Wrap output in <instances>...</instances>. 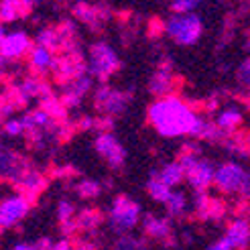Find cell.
<instances>
[{"label": "cell", "mask_w": 250, "mask_h": 250, "mask_svg": "<svg viewBox=\"0 0 250 250\" xmlns=\"http://www.w3.org/2000/svg\"><path fill=\"white\" fill-rule=\"evenodd\" d=\"M148 122L163 139H179L185 134H193L197 112L187 104L179 96H167L159 98L148 106Z\"/></svg>", "instance_id": "1"}, {"label": "cell", "mask_w": 250, "mask_h": 250, "mask_svg": "<svg viewBox=\"0 0 250 250\" xmlns=\"http://www.w3.org/2000/svg\"><path fill=\"white\" fill-rule=\"evenodd\" d=\"M177 161L183 165L187 183L193 191H206L209 185H214L218 165H214V161L199 155V148L195 145H185Z\"/></svg>", "instance_id": "2"}, {"label": "cell", "mask_w": 250, "mask_h": 250, "mask_svg": "<svg viewBox=\"0 0 250 250\" xmlns=\"http://www.w3.org/2000/svg\"><path fill=\"white\" fill-rule=\"evenodd\" d=\"M143 218H145L143 206L136 202V199H132L130 195L122 193L112 199L108 214H106V224L120 238V236H128L136 226H141Z\"/></svg>", "instance_id": "3"}, {"label": "cell", "mask_w": 250, "mask_h": 250, "mask_svg": "<svg viewBox=\"0 0 250 250\" xmlns=\"http://www.w3.org/2000/svg\"><path fill=\"white\" fill-rule=\"evenodd\" d=\"M165 35L181 47L195 45L204 35V19L197 12H187V15H171L165 21Z\"/></svg>", "instance_id": "4"}, {"label": "cell", "mask_w": 250, "mask_h": 250, "mask_svg": "<svg viewBox=\"0 0 250 250\" xmlns=\"http://www.w3.org/2000/svg\"><path fill=\"white\" fill-rule=\"evenodd\" d=\"M214 185L226 195H240L242 199H250V171L238 161L220 163Z\"/></svg>", "instance_id": "5"}, {"label": "cell", "mask_w": 250, "mask_h": 250, "mask_svg": "<svg viewBox=\"0 0 250 250\" xmlns=\"http://www.w3.org/2000/svg\"><path fill=\"white\" fill-rule=\"evenodd\" d=\"M120 67L116 49L106 41H96L87 49V73L100 82H106Z\"/></svg>", "instance_id": "6"}, {"label": "cell", "mask_w": 250, "mask_h": 250, "mask_svg": "<svg viewBox=\"0 0 250 250\" xmlns=\"http://www.w3.org/2000/svg\"><path fill=\"white\" fill-rule=\"evenodd\" d=\"M130 104V92H122L114 85L102 83L94 90V108L100 112L102 116L114 118L126 112Z\"/></svg>", "instance_id": "7"}, {"label": "cell", "mask_w": 250, "mask_h": 250, "mask_svg": "<svg viewBox=\"0 0 250 250\" xmlns=\"http://www.w3.org/2000/svg\"><path fill=\"white\" fill-rule=\"evenodd\" d=\"M33 41L27 31L15 29V31H0V55H2V63H12L19 61L24 55H31Z\"/></svg>", "instance_id": "8"}, {"label": "cell", "mask_w": 250, "mask_h": 250, "mask_svg": "<svg viewBox=\"0 0 250 250\" xmlns=\"http://www.w3.org/2000/svg\"><path fill=\"white\" fill-rule=\"evenodd\" d=\"M94 151L110 169H122L126 163V148L112 132H100L94 139Z\"/></svg>", "instance_id": "9"}, {"label": "cell", "mask_w": 250, "mask_h": 250, "mask_svg": "<svg viewBox=\"0 0 250 250\" xmlns=\"http://www.w3.org/2000/svg\"><path fill=\"white\" fill-rule=\"evenodd\" d=\"M31 209V199L24 197L22 193H10L2 199L0 204V228L8 230L15 228L19 222H22V218L29 214Z\"/></svg>", "instance_id": "10"}, {"label": "cell", "mask_w": 250, "mask_h": 250, "mask_svg": "<svg viewBox=\"0 0 250 250\" xmlns=\"http://www.w3.org/2000/svg\"><path fill=\"white\" fill-rule=\"evenodd\" d=\"M143 234L146 238H153L163 242L165 246L173 244V224L169 216H159V214H145L143 218Z\"/></svg>", "instance_id": "11"}, {"label": "cell", "mask_w": 250, "mask_h": 250, "mask_svg": "<svg viewBox=\"0 0 250 250\" xmlns=\"http://www.w3.org/2000/svg\"><path fill=\"white\" fill-rule=\"evenodd\" d=\"M0 167H2V177L10 181L12 185H19L21 179L27 175L33 167L27 163V159L19 155L12 148H2V157H0Z\"/></svg>", "instance_id": "12"}, {"label": "cell", "mask_w": 250, "mask_h": 250, "mask_svg": "<svg viewBox=\"0 0 250 250\" xmlns=\"http://www.w3.org/2000/svg\"><path fill=\"white\" fill-rule=\"evenodd\" d=\"M92 87H94V78L90 73H83V76L65 83L63 94H61V102H63L65 108H78L82 106L83 98L92 92Z\"/></svg>", "instance_id": "13"}, {"label": "cell", "mask_w": 250, "mask_h": 250, "mask_svg": "<svg viewBox=\"0 0 250 250\" xmlns=\"http://www.w3.org/2000/svg\"><path fill=\"white\" fill-rule=\"evenodd\" d=\"M171 90H173V63H171V59H165L163 63L153 71V76L148 78V92L157 96V100H159V98L171 96L169 94Z\"/></svg>", "instance_id": "14"}, {"label": "cell", "mask_w": 250, "mask_h": 250, "mask_svg": "<svg viewBox=\"0 0 250 250\" xmlns=\"http://www.w3.org/2000/svg\"><path fill=\"white\" fill-rule=\"evenodd\" d=\"M47 96H51V90H49V85L41 78L29 76V78L21 80L17 85L19 104H24V102H29V100H37V98H39V102H41V100Z\"/></svg>", "instance_id": "15"}, {"label": "cell", "mask_w": 250, "mask_h": 250, "mask_svg": "<svg viewBox=\"0 0 250 250\" xmlns=\"http://www.w3.org/2000/svg\"><path fill=\"white\" fill-rule=\"evenodd\" d=\"M214 122L218 124V128H220L222 132L234 134V130H238V128H240V124L244 122V114H242L240 106L230 104V106H224L222 110L216 112Z\"/></svg>", "instance_id": "16"}, {"label": "cell", "mask_w": 250, "mask_h": 250, "mask_svg": "<svg viewBox=\"0 0 250 250\" xmlns=\"http://www.w3.org/2000/svg\"><path fill=\"white\" fill-rule=\"evenodd\" d=\"M224 236L232 242L236 250H244L250 244V222L246 218H234L228 226Z\"/></svg>", "instance_id": "17"}, {"label": "cell", "mask_w": 250, "mask_h": 250, "mask_svg": "<svg viewBox=\"0 0 250 250\" xmlns=\"http://www.w3.org/2000/svg\"><path fill=\"white\" fill-rule=\"evenodd\" d=\"M29 65L35 73H47V71H55L57 67V59L53 57V51H49L45 47L35 45L33 51L29 55Z\"/></svg>", "instance_id": "18"}, {"label": "cell", "mask_w": 250, "mask_h": 250, "mask_svg": "<svg viewBox=\"0 0 250 250\" xmlns=\"http://www.w3.org/2000/svg\"><path fill=\"white\" fill-rule=\"evenodd\" d=\"M157 175L167 187H171V189L173 187H177V185H181L187 179L185 177V169H183V165L179 163V161H169V163H165L157 171Z\"/></svg>", "instance_id": "19"}, {"label": "cell", "mask_w": 250, "mask_h": 250, "mask_svg": "<svg viewBox=\"0 0 250 250\" xmlns=\"http://www.w3.org/2000/svg\"><path fill=\"white\" fill-rule=\"evenodd\" d=\"M17 189H19V193H22L24 197L33 199L37 193H41V191L45 189V177H43L39 171L31 169V171L21 179V183L17 185Z\"/></svg>", "instance_id": "20"}, {"label": "cell", "mask_w": 250, "mask_h": 250, "mask_svg": "<svg viewBox=\"0 0 250 250\" xmlns=\"http://www.w3.org/2000/svg\"><path fill=\"white\" fill-rule=\"evenodd\" d=\"M146 193H148V197L153 199V202H157V204H167V199L171 197V193H173V189L171 187H167L163 181L159 179V175H157V171H153L151 175H148V179H146Z\"/></svg>", "instance_id": "21"}, {"label": "cell", "mask_w": 250, "mask_h": 250, "mask_svg": "<svg viewBox=\"0 0 250 250\" xmlns=\"http://www.w3.org/2000/svg\"><path fill=\"white\" fill-rule=\"evenodd\" d=\"M35 45L45 47V49H49V51H53V49H57V47H63V39H61L59 29H55V27H43V29L37 31V35H35Z\"/></svg>", "instance_id": "22"}, {"label": "cell", "mask_w": 250, "mask_h": 250, "mask_svg": "<svg viewBox=\"0 0 250 250\" xmlns=\"http://www.w3.org/2000/svg\"><path fill=\"white\" fill-rule=\"evenodd\" d=\"M187 208H189V197L185 195V191L173 189L171 197L167 199V204H165L167 216H169V218H181V216H185Z\"/></svg>", "instance_id": "23"}, {"label": "cell", "mask_w": 250, "mask_h": 250, "mask_svg": "<svg viewBox=\"0 0 250 250\" xmlns=\"http://www.w3.org/2000/svg\"><path fill=\"white\" fill-rule=\"evenodd\" d=\"M29 2H12V0H4L2 2V8H0V17H2V22H12L15 19L27 15L29 10Z\"/></svg>", "instance_id": "24"}, {"label": "cell", "mask_w": 250, "mask_h": 250, "mask_svg": "<svg viewBox=\"0 0 250 250\" xmlns=\"http://www.w3.org/2000/svg\"><path fill=\"white\" fill-rule=\"evenodd\" d=\"M76 193L82 197V199H94L102 193V183L96 181V179H82L78 185H76Z\"/></svg>", "instance_id": "25"}, {"label": "cell", "mask_w": 250, "mask_h": 250, "mask_svg": "<svg viewBox=\"0 0 250 250\" xmlns=\"http://www.w3.org/2000/svg\"><path fill=\"white\" fill-rule=\"evenodd\" d=\"M41 108H43V110H45V112H47V114L51 116V118L55 116L57 120L63 118V116H65V110H67V108L63 106V102H61L59 98H55L53 94L41 100Z\"/></svg>", "instance_id": "26"}, {"label": "cell", "mask_w": 250, "mask_h": 250, "mask_svg": "<svg viewBox=\"0 0 250 250\" xmlns=\"http://www.w3.org/2000/svg\"><path fill=\"white\" fill-rule=\"evenodd\" d=\"M100 220H102V218H100V214H98L96 209H90V208L82 209L80 214H78V218H76L78 228L80 230H87V232H92L98 226V224H100Z\"/></svg>", "instance_id": "27"}, {"label": "cell", "mask_w": 250, "mask_h": 250, "mask_svg": "<svg viewBox=\"0 0 250 250\" xmlns=\"http://www.w3.org/2000/svg\"><path fill=\"white\" fill-rule=\"evenodd\" d=\"M110 250H148L146 242L143 238H136V236H120V238L112 244Z\"/></svg>", "instance_id": "28"}, {"label": "cell", "mask_w": 250, "mask_h": 250, "mask_svg": "<svg viewBox=\"0 0 250 250\" xmlns=\"http://www.w3.org/2000/svg\"><path fill=\"white\" fill-rule=\"evenodd\" d=\"M55 214H57L59 224H67V222H73V220L78 218V216H76V206H73L67 197H61L59 202H57Z\"/></svg>", "instance_id": "29"}, {"label": "cell", "mask_w": 250, "mask_h": 250, "mask_svg": "<svg viewBox=\"0 0 250 250\" xmlns=\"http://www.w3.org/2000/svg\"><path fill=\"white\" fill-rule=\"evenodd\" d=\"M73 15H76L80 21H83V22H90V24H94V22H98L100 15H102V10L96 8V6L76 4V6H73Z\"/></svg>", "instance_id": "30"}, {"label": "cell", "mask_w": 250, "mask_h": 250, "mask_svg": "<svg viewBox=\"0 0 250 250\" xmlns=\"http://www.w3.org/2000/svg\"><path fill=\"white\" fill-rule=\"evenodd\" d=\"M234 76H236V82H238L240 87H244L246 92H250V57H244L238 67H236L234 71Z\"/></svg>", "instance_id": "31"}, {"label": "cell", "mask_w": 250, "mask_h": 250, "mask_svg": "<svg viewBox=\"0 0 250 250\" xmlns=\"http://www.w3.org/2000/svg\"><path fill=\"white\" fill-rule=\"evenodd\" d=\"M197 6H199L197 0H175V2H171L173 15H187V12H195Z\"/></svg>", "instance_id": "32"}, {"label": "cell", "mask_w": 250, "mask_h": 250, "mask_svg": "<svg viewBox=\"0 0 250 250\" xmlns=\"http://www.w3.org/2000/svg\"><path fill=\"white\" fill-rule=\"evenodd\" d=\"M2 128H4V134H8V136H21V134L27 132L21 118H6Z\"/></svg>", "instance_id": "33"}, {"label": "cell", "mask_w": 250, "mask_h": 250, "mask_svg": "<svg viewBox=\"0 0 250 250\" xmlns=\"http://www.w3.org/2000/svg\"><path fill=\"white\" fill-rule=\"evenodd\" d=\"M206 250H236V248L232 246V242L226 238V236H222V238L209 242V244L206 246Z\"/></svg>", "instance_id": "34"}, {"label": "cell", "mask_w": 250, "mask_h": 250, "mask_svg": "<svg viewBox=\"0 0 250 250\" xmlns=\"http://www.w3.org/2000/svg\"><path fill=\"white\" fill-rule=\"evenodd\" d=\"M96 124H98V118H94V116L80 118V128L82 130H96Z\"/></svg>", "instance_id": "35"}, {"label": "cell", "mask_w": 250, "mask_h": 250, "mask_svg": "<svg viewBox=\"0 0 250 250\" xmlns=\"http://www.w3.org/2000/svg\"><path fill=\"white\" fill-rule=\"evenodd\" d=\"M10 250H39V248H37V242L19 240V242H15V244H12V248H10Z\"/></svg>", "instance_id": "36"}, {"label": "cell", "mask_w": 250, "mask_h": 250, "mask_svg": "<svg viewBox=\"0 0 250 250\" xmlns=\"http://www.w3.org/2000/svg\"><path fill=\"white\" fill-rule=\"evenodd\" d=\"M51 250H71V244H69L67 238H61V240H57V242L53 244Z\"/></svg>", "instance_id": "37"}, {"label": "cell", "mask_w": 250, "mask_h": 250, "mask_svg": "<svg viewBox=\"0 0 250 250\" xmlns=\"http://www.w3.org/2000/svg\"><path fill=\"white\" fill-rule=\"evenodd\" d=\"M78 250H96V246L92 242H80L78 244Z\"/></svg>", "instance_id": "38"}, {"label": "cell", "mask_w": 250, "mask_h": 250, "mask_svg": "<svg viewBox=\"0 0 250 250\" xmlns=\"http://www.w3.org/2000/svg\"><path fill=\"white\" fill-rule=\"evenodd\" d=\"M246 106H248V108H250V92H248V94H246Z\"/></svg>", "instance_id": "39"}]
</instances>
